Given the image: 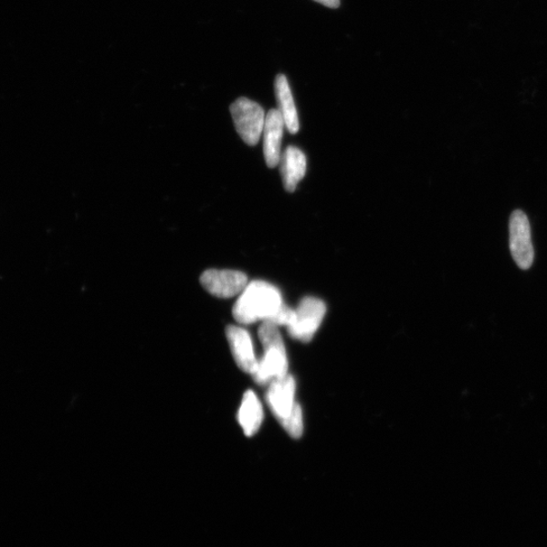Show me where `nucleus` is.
I'll use <instances>...</instances> for the list:
<instances>
[{"mask_svg":"<svg viewBox=\"0 0 547 547\" xmlns=\"http://www.w3.org/2000/svg\"><path fill=\"white\" fill-rule=\"evenodd\" d=\"M279 289L265 281H253L240 293L233 314L238 323L270 322L283 308Z\"/></svg>","mask_w":547,"mask_h":547,"instance_id":"obj_1","label":"nucleus"},{"mask_svg":"<svg viewBox=\"0 0 547 547\" xmlns=\"http://www.w3.org/2000/svg\"><path fill=\"white\" fill-rule=\"evenodd\" d=\"M258 338L265 351L253 377L258 384H270L274 380L289 374L284 342L279 330L271 322H263L258 330Z\"/></svg>","mask_w":547,"mask_h":547,"instance_id":"obj_2","label":"nucleus"},{"mask_svg":"<svg viewBox=\"0 0 547 547\" xmlns=\"http://www.w3.org/2000/svg\"><path fill=\"white\" fill-rule=\"evenodd\" d=\"M230 113L245 143L257 145L264 131L267 116L264 109L252 100L239 98L230 106Z\"/></svg>","mask_w":547,"mask_h":547,"instance_id":"obj_3","label":"nucleus"},{"mask_svg":"<svg viewBox=\"0 0 547 547\" xmlns=\"http://www.w3.org/2000/svg\"><path fill=\"white\" fill-rule=\"evenodd\" d=\"M510 250L517 266L528 270L534 262V247L530 219L522 210H515L509 222Z\"/></svg>","mask_w":547,"mask_h":547,"instance_id":"obj_4","label":"nucleus"},{"mask_svg":"<svg viewBox=\"0 0 547 547\" xmlns=\"http://www.w3.org/2000/svg\"><path fill=\"white\" fill-rule=\"evenodd\" d=\"M327 312L324 302L315 298L303 299L295 310L294 319L287 329L291 338L310 342L321 327Z\"/></svg>","mask_w":547,"mask_h":547,"instance_id":"obj_5","label":"nucleus"},{"mask_svg":"<svg viewBox=\"0 0 547 547\" xmlns=\"http://www.w3.org/2000/svg\"><path fill=\"white\" fill-rule=\"evenodd\" d=\"M200 282L207 292L218 299H231L242 293L248 284L247 276L240 271L210 268L201 275Z\"/></svg>","mask_w":547,"mask_h":547,"instance_id":"obj_6","label":"nucleus"},{"mask_svg":"<svg viewBox=\"0 0 547 547\" xmlns=\"http://www.w3.org/2000/svg\"><path fill=\"white\" fill-rule=\"evenodd\" d=\"M295 380L289 374L274 380L268 387L267 402L280 424L290 416L299 405L295 402Z\"/></svg>","mask_w":547,"mask_h":547,"instance_id":"obj_7","label":"nucleus"},{"mask_svg":"<svg viewBox=\"0 0 547 547\" xmlns=\"http://www.w3.org/2000/svg\"><path fill=\"white\" fill-rule=\"evenodd\" d=\"M286 128L284 120L276 109L268 110L264 127V156L268 168L274 169L280 163L281 144Z\"/></svg>","mask_w":547,"mask_h":547,"instance_id":"obj_8","label":"nucleus"},{"mask_svg":"<svg viewBox=\"0 0 547 547\" xmlns=\"http://www.w3.org/2000/svg\"><path fill=\"white\" fill-rule=\"evenodd\" d=\"M226 338L237 366L244 373L253 375L258 360L256 357L253 341L248 331L243 328L229 326L226 329Z\"/></svg>","mask_w":547,"mask_h":547,"instance_id":"obj_9","label":"nucleus"},{"mask_svg":"<svg viewBox=\"0 0 547 547\" xmlns=\"http://www.w3.org/2000/svg\"><path fill=\"white\" fill-rule=\"evenodd\" d=\"M279 163L285 190L293 193L306 174V156L300 148L289 146L281 154Z\"/></svg>","mask_w":547,"mask_h":547,"instance_id":"obj_10","label":"nucleus"},{"mask_svg":"<svg viewBox=\"0 0 547 547\" xmlns=\"http://www.w3.org/2000/svg\"><path fill=\"white\" fill-rule=\"evenodd\" d=\"M275 94L279 110L287 130L296 134L300 131V119L294 103L289 80L284 74H278L275 79Z\"/></svg>","mask_w":547,"mask_h":547,"instance_id":"obj_11","label":"nucleus"},{"mask_svg":"<svg viewBox=\"0 0 547 547\" xmlns=\"http://www.w3.org/2000/svg\"><path fill=\"white\" fill-rule=\"evenodd\" d=\"M264 412L261 402L252 391H248L243 397L242 405L238 411V423L242 426L245 435L252 437L261 428Z\"/></svg>","mask_w":547,"mask_h":547,"instance_id":"obj_12","label":"nucleus"},{"mask_svg":"<svg viewBox=\"0 0 547 547\" xmlns=\"http://www.w3.org/2000/svg\"><path fill=\"white\" fill-rule=\"evenodd\" d=\"M283 428L293 439H300L303 433V415L301 406L298 405L293 413L281 423Z\"/></svg>","mask_w":547,"mask_h":547,"instance_id":"obj_13","label":"nucleus"},{"mask_svg":"<svg viewBox=\"0 0 547 547\" xmlns=\"http://www.w3.org/2000/svg\"><path fill=\"white\" fill-rule=\"evenodd\" d=\"M315 2L331 8H337L340 6V0H315Z\"/></svg>","mask_w":547,"mask_h":547,"instance_id":"obj_14","label":"nucleus"}]
</instances>
